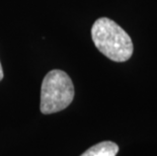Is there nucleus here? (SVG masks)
<instances>
[{"mask_svg":"<svg viewBox=\"0 0 157 156\" xmlns=\"http://www.w3.org/2000/svg\"><path fill=\"white\" fill-rule=\"evenodd\" d=\"M2 78H3V69H2L1 63H0V81L2 80Z\"/></svg>","mask_w":157,"mask_h":156,"instance_id":"obj_4","label":"nucleus"},{"mask_svg":"<svg viewBox=\"0 0 157 156\" xmlns=\"http://www.w3.org/2000/svg\"><path fill=\"white\" fill-rule=\"evenodd\" d=\"M74 98V86L71 78L62 70L48 72L41 87V112L50 115L63 111Z\"/></svg>","mask_w":157,"mask_h":156,"instance_id":"obj_2","label":"nucleus"},{"mask_svg":"<svg viewBox=\"0 0 157 156\" xmlns=\"http://www.w3.org/2000/svg\"><path fill=\"white\" fill-rule=\"evenodd\" d=\"M95 47L105 57L115 62H125L133 54V42L118 24L108 17L96 19L91 28Z\"/></svg>","mask_w":157,"mask_h":156,"instance_id":"obj_1","label":"nucleus"},{"mask_svg":"<svg viewBox=\"0 0 157 156\" xmlns=\"http://www.w3.org/2000/svg\"><path fill=\"white\" fill-rule=\"evenodd\" d=\"M119 152V146L115 142L103 141L93 145L80 156H116Z\"/></svg>","mask_w":157,"mask_h":156,"instance_id":"obj_3","label":"nucleus"}]
</instances>
